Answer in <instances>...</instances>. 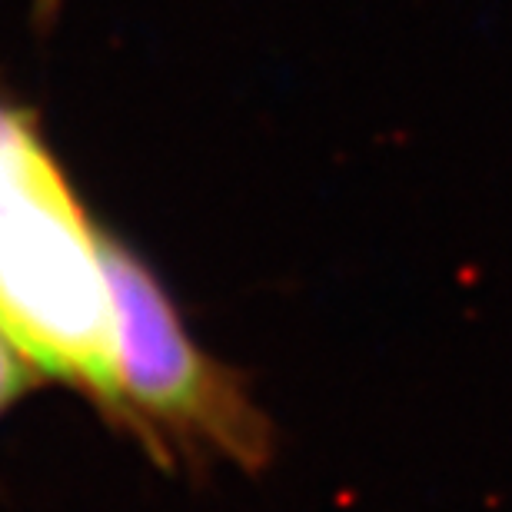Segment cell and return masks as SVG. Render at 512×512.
I'll return each instance as SVG.
<instances>
[{
	"mask_svg": "<svg viewBox=\"0 0 512 512\" xmlns=\"http://www.w3.org/2000/svg\"><path fill=\"white\" fill-rule=\"evenodd\" d=\"M0 326L37 370L120 429L107 227L90 217L34 107L0 84Z\"/></svg>",
	"mask_w": 512,
	"mask_h": 512,
	"instance_id": "cell-1",
	"label": "cell"
},
{
	"mask_svg": "<svg viewBox=\"0 0 512 512\" xmlns=\"http://www.w3.org/2000/svg\"><path fill=\"white\" fill-rule=\"evenodd\" d=\"M117 316L120 429L160 466H233L260 473L276 453L270 416L243 376L203 350L143 256L107 230Z\"/></svg>",
	"mask_w": 512,
	"mask_h": 512,
	"instance_id": "cell-2",
	"label": "cell"
},
{
	"mask_svg": "<svg viewBox=\"0 0 512 512\" xmlns=\"http://www.w3.org/2000/svg\"><path fill=\"white\" fill-rule=\"evenodd\" d=\"M47 383V376L37 370V363L20 350L4 326H0V419L14 409L20 399L37 393Z\"/></svg>",
	"mask_w": 512,
	"mask_h": 512,
	"instance_id": "cell-3",
	"label": "cell"
},
{
	"mask_svg": "<svg viewBox=\"0 0 512 512\" xmlns=\"http://www.w3.org/2000/svg\"><path fill=\"white\" fill-rule=\"evenodd\" d=\"M60 7H64V0H34V17L40 20V24H54Z\"/></svg>",
	"mask_w": 512,
	"mask_h": 512,
	"instance_id": "cell-4",
	"label": "cell"
}]
</instances>
